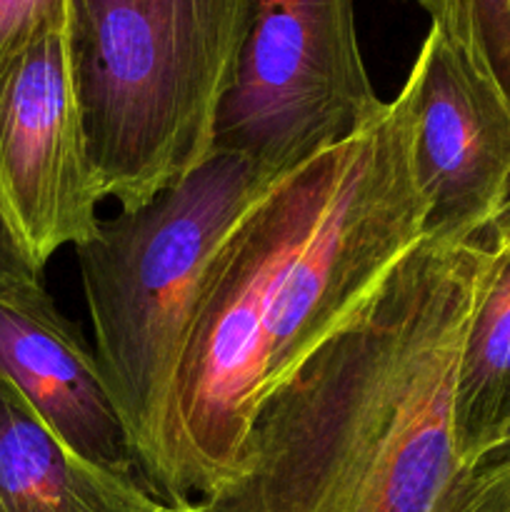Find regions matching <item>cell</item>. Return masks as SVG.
Here are the masks:
<instances>
[{"label":"cell","instance_id":"obj_1","mask_svg":"<svg viewBox=\"0 0 510 512\" xmlns=\"http://www.w3.org/2000/svg\"><path fill=\"white\" fill-rule=\"evenodd\" d=\"M425 220L408 75L353 138L280 175L215 253L175 395L180 508L233 478L260 408L365 313Z\"/></svg>","mask_w":510,"mask_h":512},{"label":"cell","instance_id":"obj_2","mask_svg":"<svg viewBox=\"0 0 510 512\" xmlns=\"http://www.w3.org/2000/svg\"><path fill=\"white\" fill-rule=\"evenodd\" d=\"M493 233L423 240L355 323L260 408L200 512H448L468 473L455 388Z\"/></svg>","mask_w":510,"mask_h":512},{"label":"cell","instance_id":"obj_3","mask_svg":"<svg viewBox=\"0 0 510 512\" xmlns=\"http://www.w3.org/2000/svg\"><path fill=\"white\" fill-rule=\"evenodd\" d=\"M278 178L215 150L138 210H120L75 248L93 353L120 415L138 483L180 508L173 418L180 370L210 265Z\"/></svg>","mask_w":510,"mask_h":512},{"label":"cell","instance_id":"obj_4","mask_svg":"<svg viewBox=\"0 0 510 512\" xmlns=\"http://www.w3.org/2000/svg\"><path fill=\"white\" fill-rule=\"evenodd\" d=\"M250 15L253 0H73L90 153L123 213L213 158Z\"/></svg>","mask_w":510,"mask_h":512},{"label":"cell","instance_id":"obj_5","mask_svg":"<svg viewBox=\"0 0 510 512\" xmlns=\"http://www.w3.org/2000/svg\"><path fill=\"white\" fill-rule=\"evenodd\" d=\"M383 103L360 50L355 0H253L215 150L280 178L353 138Z\"/></svg>","mask_w":510,"mask_h":512},{"label":"cell","instance_id":"obj_6","mask_svg":"<svg viewBox=\"0 0 510 512\" xmlns=\"http://www.w3.org/2000/svg\"><path fill=\"white\" fill-rule=\"evenodd\" d=\"M103 200L70 30H45L0 63V223L43 275L98 233Z\"/></svg>","mask_w":510,"mask_h":512},{"label":"cell","instance_id":"obj_7","mask_svg":"<svg viewBox=\"0 0 510 512\" xmlns=\"http://www.w3.org/2000/svg\"><path fill=\"white\" fill-rule=\"evenodd\" d=\"M415 170L428 203L425 240L488 238L510 210V110L430 25L413 65Z\"/></svg>","mask_w":510,"mask_h":512},{"label":"cell","instance_id":"obj_8","mask_svg":"<svg viewBox=\"0 0 510 512\" xmlns=\"http://www.w3.org/2000/svg\"><path fill=\"white\" fill-rule=\"evenodd\" d=\"M0 375L80 458L138 480L93 345L65 318L40 275L0 280Z\"/></svg>","mask_w":510,"mask_h":512},{"label":"cell","instance_id":"obj_9","mask_svg":"<svg viewBox=\"0 0 510 512\" xmlns=\"http://www.w3.org/2000/svg\"><path fill=\"white\" fill-rule=\"evenodd\" d=\"M138 480L70 450L0 375V512H150Z\"/></svg>","mask_w":510,"mask_h":512},{"label":"cell","instance_id":"obj_10","mask_svg":"<svg viewBox=\"0 0 510 512\" xmlns=\"http://www.w3.org/2000/svg\"><path fill=\"white\" fill-rule=\"evenodd\" d=\"M493 248L455 388V433L468 470L490 458L510 430V210L495 225Z\"/></svg>","mask_w":510,"mask_h":512},{"label":"cell","instance_id":"obj_11","mask_svg":"<svg viewBox=\"0 0 510 512\" xmlns=\"http://www.w3.org/2000/svg\"><path fill=\"white\" fill-rule=\"evenodd\" d=\"M420 8L510 110V0H420Z\"/></svg>","mask_w":510,"mask_h":512},{"label":"cell","instance_id":"obj_12","mask_svg":"<svg viewBox=\"0 0 510 512\" xmlns=\"http://www.w3.org/2000/svg\"><path fill=\"white\" fill-rule=\"evenodd\" d=\"M73 0H0V63L53 28H68Z\"/></svg>","mask_w":510,"mask_h":512},{"label":"cell","instance_id":"obj_13","mask_svg":"<svg viewBox=\"0 0 510 512\" xmlns=\"http://www.w3.org/2000/svg\"><path fill=\"white\" fill-rule=\"evenodd\" d=\"M448 512H510V448L463 475Z\"/></svg>","mask_w":510,"mask_h":512},{"label":"cell","instance_id":"obj_14","mask_svg":"<svg viewBox=\"0 0 510 512\" xmlns=\"http://www.w3.org/2000/svg\"><path fill=\"white\" fill-rule=\"evenodd\" d=\"M25 275H38L25 258L20 255V250L15 248V243L10 240L8 230L0 223V280L3 278H25Z\"/></svg>","mask_w":510,"mask_h":512},{"label":"cell","instance_id":"obj_15","mask_svg":"<svg viewBox=\"0 0 510 512\" xmlns=\"http://www.w3.org/2000/svg\"><path fill=\"white\" fill-rule=\"evenodd\" d=\"M150 512H200V510H195V505H188V508H170V505L158 503Z\"/></svg>","mask_w":510,"mask_h":512},{"label":"cell","instance_id":"obj_16","mask_svg":"<svg viewBox=\"0 0 510 512\" xmlns=\"http://www.w3.org/2000/svg\"><path fill=\"white\" fill-rule=\"evenodd\" d=\"M508 448H510V430H508V435H505V438H503V443L498 445V450H495V453H500V450H508Z\"/></svg>","mask_w":510,"mask_h":512},{"label":"cell","instance_id":"obj_17","mask_svg":"<svg viewBox=\"0 0 510 512\" xmlns=\"http://www.w3.org/2000/svg\"><path fill=\"white\" fill-rule=\"evenodd\" d=\"M413 3H418V5H420V0H413Z\"/></svg>","mask_w":510,"mask_h":512}]
</instances>
